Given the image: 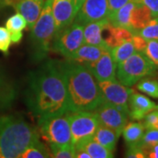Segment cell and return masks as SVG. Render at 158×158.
Segmentation results:
<instances>
[{
    "label": "cell",
    "instance_id": "1",
    "mask_svg": "<svg viewBox=\"0 0 158 158\" xmlns=\"http://www.w3.org/2000/svg\"><path fill=\"white\" fill-rule=\"evenodd\" d=\"M25 101L38 119L68 113L67 89L58 61H48L30 72Z\"/></svg>",
    "mask_w": 158,
    "mask_h": 158
},
{
    "label": "cell",
    "instance_id": "2",
    "mask_svg": "<svg viewBox=\"0 0 158 158\" xmlns=\"http://www.w3.org/2000/svg\"><path fill=\"white\" fill-rule=\"evenodd\" d=\"M67 89L69 112H94L105 102L98 83L86 66L70 59L58 61Z\"/></svg>",
    "mask_w": 158,
    "mask_h": 158
},
{
    "label": "cell",
    "instance_id": "3",
    "mask_svg": "<svg viewBox=\"0 0 158 158\" xmlns=\"http://www.w3.org/2000/svg\"><path fill=\"white\" fill-rule=\"evenodd\" d=\"M39 141L37 129L21 116L0 115V158H19Z\"/></svg>",
    "mask_w": 158,
    "mask_h": 158
},
{
    "label": "cell",
    "instance_id": "4",
    "mask_svg": "<svg viewBox=\"0 0 158 158\" xmlns=\"http://www.w3.org/2000/svg\"><path fill=\"white\" fill-rule=\"evenodd\" d=\"M52 1L46 0L40 17L31 28L30 49L31 57L34 62H42L51 49V42L56 33Z\"/></svg>",
    "mask_w": 158,
    "mask_h": 158
},
{
    "label": "cell",
    "instance_id": "5",
    "mask_svg": "<svg viewBox=\"0 0 158 158\" xmlns=\"http://www.w3.org/2000/svg\"><path fill=\"white\" fill-rule=\"evenodd\" d=\"M155 71L156 65L142 52L136 51L117 65L116 77L119 83L130 87L141 79L153 75Z\"/></svg>",
    "mask_w": 158,
    "mask_h": 158
},
{
    "label": "cell",
    "instance_id": "6",
    "mask_svg": "<svg viewBox=\"0 0 158 158\" xmlns=\"http://www.w3.org/2000/svg\"><path fill=\"white\" fill-rule=\"evenodd\" d=\"M72 144L76 150L80 149L87 142L93 140L99 121L94 112H68Z\"/></svg>",
    "mask_w": 158,
    "mask_h": 158
},
{
    "label": "cell",
    "instance_id": "7",
    "mask_svg": "<svg viewBox=\"0 0 158 158\" xmlns=\"http://www.w3.org/2000/svg\"><path fill=\"white\" fill-rule=\"evenodd\" d=\"M40 134L50 146L72 144L67 113L38 119Z\"/></svg>",
    "mask_w": 158,
    "mask_h": 158
},
{
    "label": "cell",
    "instance_id": "8",
    "mask_svg": "<svg viewBox=\"0 0 158 158\" xmlns=\"http://www.w3.org/2000/svg\"><path fill=\"white\" fill-rule=\"evenodd\" d=\"M85 26L73 21L66 28L55 34L52 49L69 59L84 44Z\"/></svg>",
    "mask_w": 158,
    "mask_h": 158
},
{
    "label": "cell",
    "instance_id": "9",
    "mask_svg": "<svg viewBox=\"0 0 158 158\" xmlns=\"http://www.w3.org/2000/svg\"><path fill=\"white\" fill-rule=\"evenodd\" d=\"M105 100L112 104L129 117V97L133 92L127 86L115 80L98 82Z\"/></svg>",
    "mask_w": 158,
    "mask_h": 158
},
{
    "label": "cell",
    "instance_id": "10",
    "mask_svg": "<svg viewBox=\"0 0 158 158\" xmlns=\"http://www.w3.org/2000/svg\"><path fill=\"white\" fill-rule=\"evenodd\" d=\"M94 113L98 116L99 125L115 131L119 135L122 134L124 127L127 124V118H129L127 114L106 100L97 108Z\"/></svg>",
    "mask_w": 158,
    "mask_h": 158
},
{
    "label": "cell",
    "instance_id": "11",
    "mask_svg": "<svg viewBox=\"0 0 158 158\" xmlns=\"http://www.w3.org/2000/svg\"><path fill=\"white\" fill-rule=\"evenodd\" d=\"M109 19L107 0H85L74 21L85 26L90 22Z\"/></svg>",
    "mask_w": 158,
    "mask_h": 158
},
{
    "label": "cell",
    "instance_id": "12",
    "mask_svg": "<svg viewBox=\"0 0 158 158\" xmlns=\"http://www.w3.org/2000/svg\"><path fill=\"white\" fill-rule=\"evenodd\" d=\"M52 13L55 20V34H56L74 21L77 15L75 0H53Z\"/></svg>",
    "mask_w": 158,
    "mask_h": 158
},
{
    "label": "cell",
    "instance_id": "13",
    "mask_svg": "<svg viewBox=\"0 0 158 158\" xmlns=\"http://www.w3.org/2000/svg\"><path fill=\"white\" fill-rule=\"evenodd\" d=\"M17 97V85L0 63V113L9 110Z\"/></svg>",
    "mask_w": 158,
    "mask_h": 158
},
{
    "label": "cell",
    "instance_id": "14",
    "mask_svg": "<svg viewBox=\"0 0 158 158\" xmlns=\"http://www.w3.org/2000/svg\"><path fill=\"white\" fill-rule=\"evenodd\" d=\"M116 66L113 62L111 49L106 48L89 69L98 82H102L116 79Z\"/></svg>",
    "mask_w": 158,
    "mask_h": 158
},
{
    "label": "cell",
    "instance_id": "15",
    "mask_svg": "<svg viewBox=\"0 0 158 158\" xmlns=\"http://www.w3.org/2000/svg\"><path fill=\"white\" fill-rule=\"evenodd\" d=\"M44 3V0H11V6L26 19L31 29L40 17Z\"/></svg>",
    "mask_w": 158,
    "mask_h": 158
},
{
    "label": "cell",
    "instance_id": "16",
    "mask_svg": "<svg viewBox=\"0 0 158 158\" xmlns=\"http://www.w3.org/2000/svg\"><path fill=\"white\" fill-rule=\"evenodd\" d=\"M128 106L129 118L133 120L140 121L143 119L147 113L156 107V105L148 97L133 91L129 97Z\"/></svg>",
    "mask_w": 158,
    "mask_h": 158
},
{
    "label": "cell",
    "instance_id": "17",
    "mask_svg": "<svg viewBox=\"0 0 158 158\" xmlns=\"http://www.w3.org/2000/svg\"><path fill=\"white\" fill-rule=\"evenodd\" d=\"M106 48H109L106 45L93 46L83 44L69 59L81 63L89 69L99 59L103 52Z\"/></svg>",
    "mask_w": 158,
    "mask_h": 158
},
{
    "label": "cell",
    "instance_id": "18",
    "mask_svg": "<svg viewBox=\"0 0 158 158\" xmlns=\"http://www.w3.org/2000/svg\"><path fill=\"white\" fill-rule=\"evenodd\" d=\"M109 22L110 20L107 19L86 24L84 28V44L93 46L106 45L103 33Z\"/></svg>",
    "mask_w": 158,
    "mask_h": 158
},
{
    "label": "cell",
    "instance_id": "19",
    "mask_svg": "<svg viewBox=\"0 0 158 158\" xmlns=\"http://www.w3.org/2000/svg\"><path fill=\"white\" fill-rule=\"evenodd\" d=\"M135 2V5L132 11L130 18V31L134 34H137L138 31L147 26L153 19L151 11L147 6L140 2Z\"/></svg>",
    "mask_w": 158,
    "mask_h": 158
},
{
    "label": "cell",
    "instance_id": "20",
    "mask_svg": "<svg viewBox=\"0 0 158 158\" xmlns=\"http://www.w3.org/2000/svg\"><path fill=\"white\" fill-rule=\"evenodd\" d=\"M105 31L107 33V36L104 38L105 44L111 49L116 46L120 45L127 40H131L133 38L134 34L128 29L121 27H115L109 22L106 25Z\"/></svg>",
    "mask_w": 158,
    "mask_h": 158
},
{
    "label": "cell",
    "instance_id": "21",
    "mask_svg": "<svg viewBox=\"0 0 158 158\" xmlns=\"http://www.w3.org/2000/svg\"><path fill=\"white\" fill-rule=\"evenodd\" d=\"M27 27L26 19L20 13H15L10 17L6 24V29L11 35V43H19L23 37L22 31Z\"/></svg>",
    "mask_w": 158,
    "mask_h": 158
},
{
    "label": "cell",
    "instance_id": "22",
    "mask_svg": "<svg viewBox=\"0 0 158 158\" xmlns=\"http://www.w3.org/2000/svg\"><path fill=\"white\" fill-rule=\"evenodd\" d=\"M118 137L119 135L117 134L115 131L110 129L106 127H104L102 125H99L94 135L93 140L108 148L109 150L114 151Z\"/></svg>",
    "mask_w": 158,
    "mask_h": 158
},
{
    "label": "cell",
    "instance_id": "23",
    "mask_svg": "<svg viewBox=\"0 0 158 158\" xmlns=\"http://www.w3.org/2000/svg\"><path fill=\"white\" fill-rule=\"evenodd\" d=\"M135 5V2L134 0H129L126 5L120 7L113 18L110 19L111 24L115 27H121L130 30V18Z\"/></svg>",
    "mask_w": 158,
    "mask_h": 158
},
{
    "label": "cell",
    "instance_id": "24",
    "mask_svg": "<svg viewBox=\"0 0 158 158\" xmlns=\"http://www.w3.org/2000/svg\"><path fill=\"white\" fill-rule=\"evenodd\" d=\"M145 127L141 122H129L126 125L122 135L127 146L139 143L144 135Z\"/></svg>",
    "mask_w": 158,
    "mask_h": 158
},
{
    "label": "cell",
    "instance_id": "25",
    "mask_svg": "<svg viewBox=\"0 0 158 158\" xmlns=\"http://www.w3.org/2000/svg\"><path fill=\"white\" fill-rule=\"evenodd\" d=\"M135 52L136 50L132 40H127L120 45L111 48V54L113 56V62H115L116 65L127 59Z\"/></svg>",
    "mask_w": 158,
    "mask_h": 158
},
{
    "label": "cell",
    "instance_id": "26",
    "mask_svg": "<svg viewBox=\"0 0 158 158\" xmlns=\"http://www.w3.org/2000/svg\"><path fill=\"white\" fill-rule=\"evenodd\" d=\"M80 149H84L89 154L90 158H112L113 157V151L109 150L94 140L87 142L84 147Z\"/></svg>",
    "mask_w": 158,
    "mask_h": 158
},
{
    "label": "cell",
    "instance_id": "27",
    "mask_svg": "<svg viewBox=\"0 0 158 158\" xmlns=\"http://www.w3.org/2000/svg\"><path fill=\"white\" fill-rule=\"evenodd\" d=\"M51 151L40 141L33 144L21 154L19 158H48Z\"/></svg>",
    "mask_w": 158,
    "mask_h": 158
},
{
    "label": "cell",
    "instance_id": "28",
    "mask_svg": "<svg viewBox=\"0 0 158 158\" xmlns=\"http://www.w3.org/2000/svg\"><path fill=\"white\" fill-rule=\"evenodd\" d=\"M136 87L149 97L158 98V82L156 80L144 77L137 83Z\"/></svg>",
    "mask_w": 158,
    "mask_h": 158
},
{
    "label": "cell",
    "instance_id": "29",
    "mask_svg": "<svg viewBox=\"0 0 158 158\" xmlns=\"http://www.w3.org/2000/svg\"><path fill=\"white\" fill-rule=\"evenodd\" d=\"M144 152L148 156V151L152 148L154 146L158 144V129H148L142 136L141 140L138 143Z\"/></svg>",
    "mask_w": 158,
    "mask_h": 158
},
{
    "label": "cell",
    "instance_id": "30",
    "mask_svg": "<svg viewBox=\"0 0 158 158\" xmlns=\"http://www.w3.org/2000/svg\"><path fill=\"white\" fill-rule=\"evenodd\" d=\"M51 157L54 158H75L76 148L73 144L62 146H50Z\"/></svg>",
    "mask_w": 158,
    "mask_h": 158
},
{
    "label": "cell",
    "instance_id": "31",
    "mask_svg": "<svg viewBox=\"0 0 158 158\" xmlns=\"http://www.w3.org/2000/svg\"><path fill=\"white\" fill-rule=\"evenodd\" d=\"M146 40H158V19H153L150 22L143 28L137 32V34Z\"/></svg>",
    "mask_w": 158,
    "mask_h": 158
},
{
    "label": "cell",
    "instance_id": "32",
    "mask_svg": "<svg viewBox=\"0 0 158 158\" xmlns=\"http://www.w3.org/2000/svg\"><path fill=\"white\" fill-rule=\"evenodd\" d=\"M151 62L158 67V40H148L146 48L142 52Z\"/></svg>",
    "mask_w": 158,
    "mask_h": 158
},
{
    "label": "cell",
    "instance_id": "33",
    "mask_svg": "<svg viewBox=\"0 0 158 158\" xmlns=\"http://www.w3.org/2000/svg\"><path fill=\"white\" fill-rule=\"evenodd\" d=\"M142 120L145 129H158V108L156 107L147 113Z\"/></svg>",
    "mask_w": 158,
    "mask_h": 158
},
{
    "label": "cell",
    "instance_id": "34",
    "mask_svg": "<svg viewBox=\"0 0 158 158\" xmlns=\"http://www.w3.org/2000/svg\"><path fill=\"white\" fill-rule=\"evenodd\" d=\"M11 44V40L10 33L6 27H0V52L8 55L9 48Z\"/></svg>",
    "mask_w": 158,
    "mask_h": 158
},
{
    "label": "cell",
    "instance_id": "35",
    "mask_svg": "<svg viewBox=\"0 0 158 158\" xmlns=\"http://www.w3.org/2000/svg\"><path fill=\"white\" fill-rule=\"evenodd\" d=\"M126 157L130 158H144L147 157L146 154L142 148L137 143L134 145L127 146V151L126 154Z\"/></svg>",
    "mask_w": 158,
    "mask_h": 158
},
{
    "label": "cell",
    "instance_id": "36",
    "mask_svg": "<svg viewBox=\"0 0 158 158\" xmlns=\"http://www.w3.org/2000/svg\"><path fill=\"white\" fill-rule=\"evenodd\" d=\"M129 0H107L108 3V14H109V20L112 19L120 7L126 5Z\"/></svg>",
    "mask_w": 158,
    "mask_h": 158
},
{
    "label": "cell",
    "instance_id": "37",
    "mask_svg": "<svg viewBox=\"0 0 158 158\" xmlns=\"http://www.w3.org/2000/svg\"><path fill=\"white\" fill-rule=\"evenodd\" d=\"M146 6L150 10L153 19L158 18V0H135Z\"/></svg>",
    "mask_w": 158,
    "mask_h": 158
},
{
    "label": "cell",
    "instance_id": "38",
    "mask_svg": "<svg viewBox=\"0 0 158 158\" xmlns=\"http://www.w3.org/2000/svg\"><path fill=\"white\" fill-rule=\"evenodd\" d=\"M131 40L135 46V48L136 51L143 52L147 47L148 40H146L144 38H142L139 34H134Z\"/></svg>",
    "mask_w": 158,
    "mask_h": 158
},
{
    "label": "cell",
    "instance_id": "39",
    "mask_svg": "<svg viewBox=\"0 0 158 158\" xmlns=\"http://www.w3.org/2000/svg\"><path fill=\"white\" fill-rule=\"evenodd\" d=\"M147 157L150 158H158V144L154 146V147L148 151Z\"/></svg>",
    "mask_w": 158,
    "mask_h": 158
},
{
    "label": "cell",
    "instance_id": "40",
    "mask_svg": "<svg viewBox=\"0 0 158 158\" xmlns=\"http://www.w3.org/2000/svg\"><path fill=\"white\" fill-rule=\"evenodd\" d=\"M76 157L77 158H90L89 154L84 149H77L76 150Z\"/></svg>",
    "mask_w": 158,
    "mask_h": 158
},
{
    "label": "cell",
    "instance_id": "41",
    "mask_svg": "<svg viewBox=\"0 0 158 158\" xmlns=\"http://www.w3.org/2000/svg\"><path fill=\"white\" fill-rule=\"evenodd\" d=\"M11 0H0V10L6 6H11Z\"/></svg>",
    "mask_w": 158,
    "mask_h": 158
},
{
    "label": "cell",
    "instance_id": "42",
    "mask_svg": "<svg viewBox=\"0 0 158 158\" xmlns=\"http://www.w3.org/2000/svg\"><path fill=\"white\" fill-rule=\"evenodd\" d=\"M85 0H75V6H76V11L77 13V11L80 10V8L82 7L83 4L85 3Z\"/></svg>",
    "mask_w": 158,
    "mask_h": 158
},
{
    "label": "cell",
    "instance_id": "43",
    "mask_svg": "<svg viewBox=\"0 0 158 158\" xmlns=\"http://www.w3.org/2000/svg\"><path fill=\"white\" fill-rule=\"evenodd\" d=\"M156 107H157V108H158V106H156Z\"/></svg>",
    "mask_w": 158,
    "mask_h": 158
},
{
    "label": "cell",
    "instance_id": "44",
    "mask_svg": "<svg viewBox=\"0 0 158 158\" xmlns=\"http://www.w3.org/2000/svg\"><path fill=\"white\" fill-rule=\"evenodd\" d=\"M157 19H158V18H157Z\"/></svg>",
    "mask_w": 158,
    "mask_h": 158
}]
</instances>
